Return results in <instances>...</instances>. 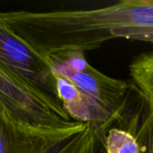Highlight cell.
I'll return each instance as SVG.
<instances>
[{"instance_id": "6", "label": "cell", "mask_w": 153, "mask_h": 153, "mask_svg": "<svg viewBox=\"0 0 153 153\" xmlns=\"http://www.w3.org/2000/svg\"><path fill=\"white\" fill-rule=\"evenodd\" d=\"M129 70L140 96L153 100V52L136 56L130 64Z\"/></svg>"}, {"instance_id": "5", "label": "cell", "mask_w": 153, "mask_h": 153, "mask_svg": "<svg viewBox=\"0 0 153 153\" xmlns=\"http://www.w3.org/2000/svg\"><path fill=\"white\" fill-rule=\"evenodd\" d=\"M0 64L38 92L60 104L56 79L48 59L18 36L0 13Z\"/></svg>"}, {"instance_id": "3", "label": "cell", "mask_w": 153, "mask_h": 153, "mask_svg": "<svg viewBox=\"0 0 153 153\" xmlns=\"http://www.w3.org/2000/svg\"><path fill=\"white\" fill-rule=\"evenodd\" d=\"M100 134L88 124L48 131L14 118L0 103V153H97Z\"/></svg>"}, {"instance_id": "4", "label": "cell", "mask_w": 153, "mask_h": 153, "mask_svg": "<svg viewBox=\"0 0 153 153\" xmlns=\"http://www.w3.org/2000/svg\"><path fill=\"white\" fill-rule=\"evenodd\" d=\"M0 103L17 120L34 128L58 131L82 126L57 104L0 64Z\"/></svg>"}, {"instance_id": "7", "label": "cell", "mask_w": 153, "mask_h": 153, "mask_svg": "<svg viewBox=\"0 0 153 153\" xmlns=\"http://www.w3.org/2000/svg\"><path fill=\"white\" fill-rule=\"evenodd\" d=\"M105 153H141V145L130 132L111 128L108 131L103 143Z\"/></svg>"}, {"instance_id": "9", "label": "cell", "mask_w": 153, "mask_h": 153, "mask_svg": "<svg viewBox=\"0 0 153 153\" xmlns=\"http://www.w3.org/2000/svg\"><path fill=\"white\" fill-rule=\"evenodd\" d=\"M126 39H134V40H141V41L151 42V43L153 44V30L132 33V34L128 35Z\"/></svg>"}, {"instance_id": "2", "label": "cell", "mask_w": 153, "mask_h": 153, "mask_svg": "<svg viewBox=\"0 0 153 153\" xmlns=\"http://www.w3.org/2000/svg\"><path fill=\"white\" fill-rule=\"evenodd\" d=\"M46 58L54 73L74 85L89 112V126L104 138L107 129L123 114L128 82L109 77L94 68L82 51L61 52Z\"/></svg>"}, {"instance_id": "1", "label": "cell", "mask_w": 153, "mask_h": 153, "mask_svg": "<svg viewBox=\"0 0 153 153\" xmlns=\"http://www.w3.org/2000/svg\"><path fill=\"white\" fill-rule=\"evenodd\" d=\"M1 15L45 57L66 51L94 50L108 40L153 30V0H123L96 9L13 11Z\"/></svg>"}, {"instance_id": "8", "label": "cell", "mask_w": 153, "mask_h": 153, "mask_svg": "<svg viewBox=\"0 0 153 153\" xmlns=\"http://www.w3.org/2000/svg\"><path fill=\"white\" fill-rule=\"evenodd\" d=\"M146 108V116L142 123L138 136H135L141 145V153H153V100L141 96Z\"/></svg>"}]
</instances>
